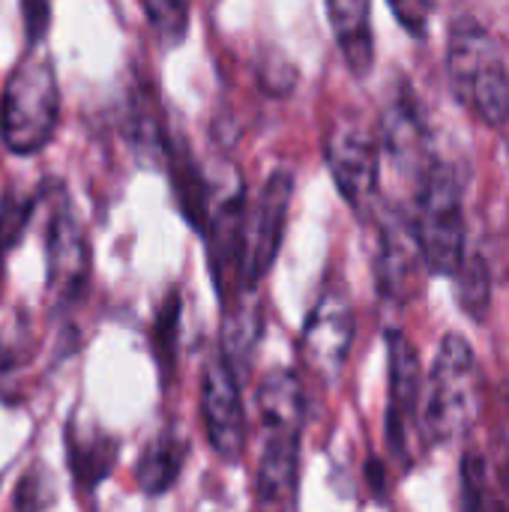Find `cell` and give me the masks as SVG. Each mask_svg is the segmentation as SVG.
I'll return each instance as SVG.
<instances>
[{"label":"cell","instance_id":"1","mask_svg":"<svg viewBox=\"0 0 509 512\" xmlns=\"http://www.w3.org/2000/svg\"><path fill=\"white\" fill-rule=\"evenodd\" d=\"M444 72L456 102L486 126L509 123V63L501 39L474 15H456L447 30Z\"/></svg>","mask_w":509,"mask_h":512},{"label":"cell","instance_id":"2","mask_svg":"<svg viewBox=\"0 0 509 512\" xmlns=\"http://www.w3.org/2000/svg\"><path fill=\"white\" fill-rule=\"evenodd\" d=\"M480 363L465 336L447 333L423 384L420 429L429 444H450L468 435L480 417Z\"/></svg>","mask_w":509,"mask_h":512},{"label":"cell","instance_id":"3","mask_svg":"<svg viewBox=\"0 0 509 512\" xmlns=\"http://www.w3.org/2000/svg\"><path fill=\"white\" fill-rule=\"evenodd\" d=\"M411 225L417 234L423 267L435 276H456L468 255V222L462 180L450 162L435 156L420 177Z\"/></svg>","mask_w":509,"mask_h":512},{"label":"cell","instance_id":"4","mask_svg":"<svg viewBox=\"0 0 509 512\" xmlns=\"http://www.w3.org/2000/svg\"><path fill=\"white\" fill-rule=\"evenodd\" d=\"M60 84L51 57L30 51L9 72L0 96V138L9 153L33 156L57 132Z\"/></svg>","mask_w":509,"mask_h":512},{"label":"cell","instance_id":"5","mask_svg":"<svg viewBox=\"0 0 509 512\" xmlns=\"http://www.w3.org/2000/svg\"><path fill=\"white\" fill-rule=\"evenodd\" d=\"M324 159L345 204L354 213L369 216L378 201V186H381L378 135L360 117L342 114L330 120L324 132Z\"/></svg>","mask_w":509,"mask_h":512},{"label":"cell","instance_id":"6","mask_svg":"<svg viewBox=\"0 0 509 512\" xmlns=\"http://www.w3.org/2000/svg\"><path fill=\"white\" fill-rule=\"evenodd\" d=\"M294 198V174L288 168H276L252 207H246L243 225V285L249 294L258 291L264 276L273 270L276 255L285 240L288 210Z\"/></svg>","mask_w":509,"mask_h":512},{"label":"cell","instance_id":"7","mask_svg":"<svg viewBox=\"0 0 509 512\" xmlns=\"http://www.w3.org/2000/svg\"><path fill=\"white\" fill-rule=\"evenodd\" d=\"M39 198L51 204L48 213V291L57 306L75 303L90 279V243L72 210V201L63 183H54V195L48 183L39 189Z\"/></svg>","mask_w":509,"mask_h":512},{"label":"cell","instance_id":"8","mask_svg":"<svg viewBox=\"0 0 509 512\" xmlns=\"http://www.w3.org/2000/svg\"><path fill=\"white\" fill-rule=\"evenodd\" d=\"M201 420L213 453L237 465L246 453V408L240 375L222 351H216L201 372Z\"/></svg>","mask_w":509,"mask_h":512},{"label":"cell","instance_id":"9","mask_svg":"<svg viewBox=\"0 0 509 512\" xmlns=\"http://www.w3.org/2000/svg\"><path fill=\"white\" fill-rule=\"evenodd\" d=\"M354 345V306L345 285H327L306 318L300 351L303 363L324 381L333 384Z\"/></svg>","mask_w":509,"mask_h":512},{"label":"cell","instance_id":"10","mask_svg":"<svg viewBox=\"0 0 509 512\" xmlns=\"http://www.w3.org/2000/svg\"><path fill=\"white\" fill-rule=\"evenodd\" d=\"M306 417H267L264 447L255 471V498L261 512H288L300 486V438Z\"/></svg>","mask_w":509,"mask_h":512},{"label":"cell","instance_id":"11","mask_svg":"<svg viewBox=\"0 0 509 512\" xmlns=\"http://www.w3.org/2000/svg\"><path fill=\"white\" fill-rule=\"evenodd\" d=\"M423 366L420 354L402 330L387 333V444L396 462L408 468L411 429L420 423Z\"/></svg>","mask_w":509,"mask_h":512},{"label":"cell","instance_id":"12","mask_svg":"<svg viewBox=\"0 0 509 512\" xmlns=\"http://www.w3.org/2000/svg\"><path fill=\"white\" fill-rule=\"evenodd\" d=\"M423 270L426 267H423L411 216L399 207L384 210L378 222V255H375L378 291L393 303H408L420 291Z\"/></svg>","mask_w":509,"mask_h":512},{"label":"cell","instance_id":"13","mask_svg":"<svg viewBox=\"0 0 509 512\" xmlns=\"http://www.w3.org/2000/svg\"><path fill=\"white\" fill-rule=\"evenodd\" d=\"M378 144L399 171L417 174V180L426 174V168L435 159L429 147V126L423 108L408 81H396L390 99L384 102Z\"/></svg>","mask_w":509,"mask_h":512},{"label":"cell","instance_id":"14","mask_svg":"<svg viewBox=\"0 0 509 512\" xmlns=\"http://www.w3.org/2000/svg\"><path fill=\"white\" fill-rule=\"evenodd\" d=\"M327 18L333 24L336 45L354 78H366L375 66L372 6L366 0H330Z\"/></svg>","mask_w":509,"mask_h":512},{"label":"cell","instance_id":"15","mask_svg":"<svg viewBox=\"0 0 509 512\" xmlns=\"http://www.w3.org/2000/svg\"><path fill=\"white\" fill-rule=\"evenodd\" d=\"M63 444H66V465H69L72 483L81 492H93L111 477V471L117 465V453H120L117 438H111L105 432L84 435L78 429V420L72 417L66 426Z\"/></svg>","mask_w":509,"mask_h":512},{"label":"cell","instance_id":"16","mask_svg":"<svg viewBox=\"0 0 509 512\" xmlns=\"http://www.w3.org/2000/svg\"><path fill=\"white\" fill-rule=\"evenodd\" d=\"M165 162H168L174 201H177L180 213L186 216V222L192 228L201 231L204 216H207V201H210V183L204 180L183 132H177V129H168V135H165Z\"/></svg>","mask_w":509,"mask_h":512},{"label":"cell","instance_id":"17","mask_svg":"<svg viewBox=\"0 0 509 512\" xmlns=\"http://www.w3.org/2000/svg\"><path fill=\"white\" fill-rule=\"evenodd\" d=\"M462 512H509V459L477 450L462 459Z\"/></svg>","mask_w":509,"mask_h":512},{"label":"cell","instance_id":"18","mask_svg":"<svg viewBox=\"0 0 509 512\" xmlns=\"http://www.w3.org/2000/svg\"><path fill=\"white\" fill-rule=\"evenodd\" d=\"M126 135H129V141H132V150L141 156V162H147V165H162V162H165V135H168V123L159 120L156 93H153L150 78L141 81V84L129 93Z\"/></svg>","mask_w":509,"mask_h":512},{"label":"cell","instance_id":"19","mask_svg":"<svg viewBox=\"0 0 509 512\" xmlns=\"http://www.w3.org/2000/svg\"><path fill=\"white\" fill-rule=\"evenodd\" d=\"M186 456H189V444L177 432L165 429L138 456V465H135L138 489L144 495H150V498H159V495L171 492L174 483L180 480V471L186 465Z\"/></svg>","mask_w":509,"mask_h":512},{"label":"cell","instance_id":"20","mask_svg":"<svg viewBox=\"0 0 509 512\" xmlns=\"http://www.w3.org/2000/svg\"><path fill=\"white\" fill-rule=\"evenodd\" d=\"M180 291L171 288L165 294V300L159 303L156 309V318H153V327H150V348H153V357H156V366H159V375L168 387V381L174 378V369H177V339H180Z\"/></svg>","mask_w":509,"mask_h":512},{"label":"cell","instance_id":"21","mask_svg":"<svg viewBox=\"0 0 509 512\" xmlns=\"http://www.w3.org/2000/svg\"><path fill=\"white\" fill-rule=\"evenodd\" d=\"M456 282H459L456 297H459L462 312L471 321L483 324L489 309H492V270H489L486 258L477 255V252L465 255V261H462V267L456 273Z\"/></svg>","mask_w":509,"mask_h":512},{"label":"cell","instance_id":"22","mask_svg":"<svg viewBox=\"0 0 509 512\" xmlns=\"http://www.w3.org/2000/svg\"><path fill=\"white\" fill-rule=\"evenodd\" d=\"M39 207V195H27V192H3L0 195V255L6 258L24 237L27 222L33 216V210Z\"/></svg>","mask_w":509,"mask_h":512},{"label":"cell","instance_id":"23","mask_svg":"<svg viewBox=\"0 0 509 512\" xmlns=\"http://www.w3.org/2000/svg\"><path fill=\"white\" fill-rule=\"evenodd\" d=\"M144 15L150 21V30L165 48H174L186 39L189 33V6L186 3H171V0H147Z\"/></svg>","mask_w":509,"mask_h":512},{"label":"cell","instance_id":"24","mask_svg":"<svg viewBox=\"0 0 509 512\" xmlns=\"http://www.w3.org/2000/svg\"><path fill=\"white\" fill-rule=\"evenodd\" d=\"M54 504V483L45 474L42 465L30 468L18 486H15V510L18 512H45Z\"/></svg>","mask_w":509,"mask_h":512},{"label":"cell","instance_id":"25","mask_svg":"<svg viewBox=\"0 0 509 512\" xmlns=\"http://www.w3.org/2000/svg\"><path fill=\"white\" fill-rule=\"evenodd\" d=\"M267 57V63L258 69V78H261V84H264V90L267 93H288V90H294V84H297V72H294V63H288L282 54H276V51H267L264 54Z\"/></svg>","mask_w":509,"mask_h":512},{"label":"cell","instance_id":"26","mask_svg":"<svg viewBox=\"0 0 509 512\" xmlns=\"http://www.w3.org/2000/svg\"><path fill=\"white\" fill-rule=\"evenodd\" d=\"M21 15H24V36H27V51H36L39 42L45 39L48 33V24H51V6L48 3H24L21 6Z\"/></svg>","mask_w":509,"mask_h":512},{"label":"cell","instance_id":"27","mask_svg":"<svg viewBox=\"0 0 509 512\" xmlns=\"http://www.w3.org/2000/svg\"><path fill=\"white\" fill-rule=\"evenodd\" d=\"M390 9H393V15L399 18V24L408 33L426 36V24H429V15H432V6L429 3H393Z\"/></svg>","mask_w":509,"mask_h":512},{"label":"cell","instance_id":"28","mask_svg":"<svg viewBox=\"0 0 509 512\" xmlns=\"http://www.w3.org/2000/svg\"><path fill=\"white\" fill-rule=\"evenodd\" d=\"M18 363H21V354H18L9 342L0 339V375H3V372H12Z\"/></svg>","mask_w":509,"mask_h":512},{"label":"cell","instance_id":"29","mask_svg":"<svg viewBox=\"0 0 509 512\" xmlns=\"http://www.w3.org/2000/svg\"><path fill=\"white\" fill-rule=\"evenodd\" d=\"M0 273H3V255H0Z\"/></svg>","mask_w":509,"mask_h":512}]
</instances>
